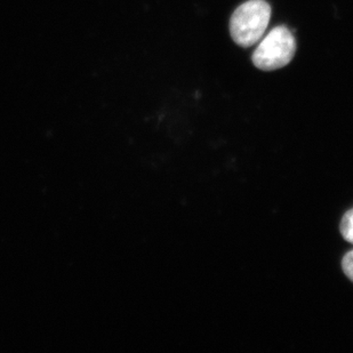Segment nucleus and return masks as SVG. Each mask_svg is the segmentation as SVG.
I'll use <instances>...</instances> for the list:
<instances>
[{"label":"nucleus","instance_id":"obj_1","mask_svg":"<svg viewBox=\"0 0 353 353\" xmlns=\"http://www.w3.org/2000/svg\"><path fill=\"white\" fill-rule=\"evenodd\" d=\"M271 7L265 0H248L240 5L230 20V32L234 43L250 47L263 38L270 22Z\"/></svg>","mask_w":353,"mask_h":353},{"label":"nucleus","instance_id":"obj_2","mask_svg":"<svg viewBox=\"0 0 353 353\" xmlns=\"http://www.w3.org/2000/svg\"><path fill=\"white\" fill-rule=\"evenodd\" d=\"M296 52V40L290 29L274 28L261 40L253 54V63L261 70L272 71L286 67Z\"/></svg>","mask_w":353,"mask_h":353},{"label":"nucleus","instance_id":"obj_3","mask_svg":"<svg viewBox=\"0 0 353 353\" xmlns=\"http://www.w3.org/2000/svg\"><path fill=\"white\" fill-rule=\"evenodd\" d=\"M340 231L344 239L353 245V208L347 212L341 221Z\"/></svg>","mask_w":353,"mask_h":353},{"label":"nucleus","instance_id":"obj_4","mask_svg":"<svg viewBox=\"0 0 353 353\" xmlns=\"http://www.w3.org/2000/svg\"><path fill=\"white\" fill-rule=\"evenodd\" d=\"M342 269H343L344 274L353 283V250L349 252V253L343 257V261H342Z\"/></svg>","mask_w":353,"mask_h":353}]
</instances>
